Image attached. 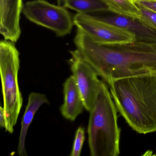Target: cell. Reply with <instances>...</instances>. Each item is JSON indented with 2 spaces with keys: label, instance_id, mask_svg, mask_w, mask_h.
<instances>
[{
  "label": "cell",
  "instance_id": "1",
  "mask_svg": "<svg viewBox=\"0 0 156 156\" xmlns=\"http://www.w3.org/2000/svg\"><path fill=\"white\" fill-rule=\"evenodd\" d=\"M106 83L118 111L139 134L156 131V68L142 66L112 73Z\"/></svg>",
  "mask_w": 156,
  "mask_h": 156
},
{
  "label": "cell",
  "instance_id": "2",
  "mask_svg": "<svg viewBox=\"0 0 156 156\" xmlns=\"http://www.w3.org/2000/svg\"><path fill=\"white\" fill-rule=\"evenodd\" d=\"M74 42L82 57L105 82L118 71L144 66L156 68V42L136 41L123 45H99L77 29Z\"/></svg>",
  "mask_w": 156,
  "mask_h": 156
},
{
  "label": "cell",
  "instance_id": "3",
  "mask_svg": "<svg viewBox=\"0 0 156 156\" xmlns=\"http://www.w3.org/2000/svg\"><path fill=\"white\" fill-rule=\"evenodd\" d=\"M117 111L110 90L102 81L89 111L87 132L91 156L119 155L120 129L118 124Z\"/></svg>",
  "mask_w": 156,
  "mask_h": 156
},
{
  "label": "cell",
  "instance_id": "4",
  "mask_svg": "<svg viewBox=\"0 0 156 156\" xmlns=\"http://www.w3.org/2000/svg\"><path fill=\"white\" fill-rule=\"evenodd\" d=\"M20 52L14 43L4 40L0 42V74L6 131L12 134L22 107L23 98L20 90L18 74Z\"/></svg>",
  "mask_w": 156,
  "mask_h": 156
},
{
  "label": "cell",
  "instance_id": "5",
  "mask_svg": "<svg viewBox=\"0 0 156 156\" xmlns=\"http://www.w3.org/2000/svg\"><path fill=\"white\" fill-rule=\"evenodd\" d=\"M22 12L30 21L52 31L58 37L71 34L74 25L73 17L66 8L45 0L27 2Z\"/></svg>",
  "mask_w": 156,
  "mask_h": 156
},
{
  "label": "cell",
  "instance_id": "6",
  "mask_svg": "<svg viewBox=\"0 0 156 156\" xmlns=\"http://www.w3.org/2000/svg\"><path fill=\"white\" fill-rule=\"evenodd\" d=\"M73 21L77 29L99 45H123L136 41L135 35L129 31L102 20L93 14L76 13Z\"/></svg>",
  "mask_w": 156,
  "mask_h": 156
},
{
  "label": "cell",
  "instance_id": "7",
  "mask_svg": "<svg viewBox=\"0 0 156 156\" xmlns=\"http://www.w3.org/2000/svg\"><path fill=\"white\" fill-rule=\"evenodd\" d=\"M69 64L82 96L84 108L89 111L100 90L102 80L98 74L77 50L70 51Z\"/></svg>",
  "mask_w": 156,
  "mask_h": 156
},
{
  "label": "cell",
  "instance_id": "8",
  "mask_svg": "<svg viewBox=\"0 0 156 156\" xmlns=\"http://www.w3.org/2000/svg\"><path fill=\"white\" fill-rule=\"evenodd\" d=\"M23 8V0H0V34L4 40L15 43L20 39Z\"/></svg>",
  "mask_w": 156,
  "mask_h": 156
},
{
  "label": "cell",
  "instance_id": "9",
  "mask_svg": "<svg viewBox=\"0 0 156 156\" xmlns=\"http://www.w3.org/2000/svg\"><path fill=\"white\" fill-rule=\"evenodd\" d=\"M91 14L102 20L129 31L135 35L136 41L156 42V30L144 24L138 20L115 14L114 16L106 17L98 16L95 14Z\"/></svg>",
  "mask_w": 156,
  "mask_h": 156
},
{
  "label": "cell",
  "instance_id": "10",
  "mask_svg": "<svg viewBox=\"0 0 156 156\" xmlns=\"http://www.w3.org/2000/svg\"><path fill=\"white\" fill-rule=\"evenodd\" d=\"M64 103L60 108L63 116L74 121L84 108L83 102L74 77L72 75L63 84Z\"/></svg>",
  "mask_w": 156,
  "mask_h": 156
},
{
  "label": "cell",
  "instance_id": "11",
  "mask_svg": "<svg viewBox=\"0 0 156 156\" xmlns=\"http://www.w3.org/2000/svg\"><path fill=\"white\" fill-rule=\"evenodd\" d=\"M49 104L46 95L41 93L32 92L29 94L28 102L23 117L21 128L19 137L17 153L20 156H27L25 148V140L28 129L35 114L44 104Z\"/></svg>",
  "mask_w": 156,
  "mask_h": 156
},
{
  "label": "cell",
  "instance_id": "12",
  "mask_svg": "<svg viewBox=\"0 0 156 156\" xmlns=\"http://www.w3.org/2000/svg\"><path fill=\"white\" fill-rule=\"evenodd\" d=\"M66 9L75 11L81 14H95L109 12L101 0H60Z\"/></svg>",
  "mask_w": 156,
  "mask_h": 156
},
{
  "label": "cell",
  "instance_id": "13",
  "mask_svg": "<svg viewBox=\"0 0 156 156\" xmlns=\"http://www.w3.org/2000/svg\"><path fill=\"white\" fill-rule=\"evenodd\" d=\"M107 6L109 12L115 15L138 20L140 9L131 0H101Z\"/></svg>",
  "mask_w": 156,
  "mask_h": 156
},
{
  "label": "cell",
  "instance_id": "14",
  "mask_svg": "<svg viewBox=\"0 0 156 156\" xmlns=\"http://www.w3.org/2000/svg\"><path fill=\"white\" fill-rule=\"evenodd\" d=\"M137 5L140 9L139 20L156 30V12L146 7Z\"/></svg>",
  "mask_w": 156,
  "mask_h": 156
},
{
  "label": "cell",
  "instance_id": "15",
  "mask_svg": "<svg viewBox=\"0 0 156 156\" xmlns=\"http://www.w3.org/2000/svg\"><path fill=\"white\" fill-rule=\"evenodd\" d=\"M85 139L84 129L80 126L76 131L74 140L70 156H80Z\"/></svg>",
  "mask_w": 156,
  "mask_h": 156
},
{
  "label": "cell",
  "instance_id": "16",
  "mask_svg": "<svg viewBox=\"0 0 156 156\" xmlns=\"http://www.w3.org/2000/svg\"><path fill=\"white\" fill-rule=\"evenodd\" d=\"M134 2L136 5H140V6L146 7L156 12V2L149 1V0H138Z\"/></svg>",
  "mask_w": 156,
  "mask_h": 156
},
{
  "label": "cell",
  "instance_id": "17",
  "mask_svg": "<svg viewBox=\"0 0 156 156\" xmlns=\"http://www.w3.org/2000/svg\"><path fill=\"white\" fill-rule=\"evenodd\" d=\"M0 126L6 128V119L4 114V109L2 106L0 107Z\"/></svg>",
  "mask_w": 156,
  "mask_h": 156
},
{
  "label": "cell",
  "instance_id": "18",
  "mask_svg": "<svg viewBox=\"0 0 156 156\" xmlns=\"http://www.w3.org/2000/svg\"><path fill=\"white\" fill-rule=\"evenodd\" d=\"M131 1L134 2H135L137 1H138V0H131Z\"/></svg>",
  "mask_w": 156,
  "mask_h": 156
},
{
  "label": "cell",
  "instance_id": "19",
  "mask_svg": "<svg viewBox=\"0 0 156 156\" xmlns=\"http://www.w3.org/2000/svg\"><path fill=\"white\" fill-rule=\"evenodd\" d=\"M149 1H152L156 2V0H149Z\"/></svg>",
  "mask_w": 156,
  "mask_h": 156
}]
</instances>
